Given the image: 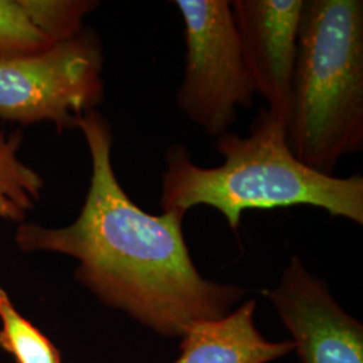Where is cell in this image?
<instances>
[{
	"label": "cell",
	"instance_id": "8fae6325",
	"mask_svg": "<svg viewBox=\"0 0 363 363\" xmlns=\"http://www.w3.org/2000/svg\"><path fill=\"white\" fill-rule=\"evenodd\" d=\"M28 16L54 43L74 38L85 26L84 19L99 7L93 0H22Z\"/></svg>",
	"mask_w": 363,
	"mask_h": 363
},
{
	"label": "cell",
	"instance_id": "3957f363",
	"mask_svg": "<svg viewBox=\"0 0 363 363\" xmlns=\"http://www.w3.org/2000/svg\"><path fill=\"white\" fill-rule=\"evenodd\" d=\"M284 124L292 154L325 175L362 151V0H304Z\"/></svg>",
	"mask_w": 363,
	"mask_h": 363
},
{
	"label": "cell",
	"instance_id": "5b68a950",
	"mask_svg": "<svg viewBox=\"0 0 363 363\" xmlns=\"http://www.w3.org/2000/svg\"><path fill=\"white\" fill-rule=\"evenodd\" d=\"M103 69V45L89 28L46 52L0 60V118L78 128L104 99Z\"/></svg>",
	"mask_w": 363,
	"mask_h": 363
},
{
	"label": "cell",
	"instance_id": "ba28073f",
	"mask_svg": "<svg viewBox=\"0 0 363 363\" xmlns=\"http://www.w3.org/2000/svg\"><path fill=\"white\" fill-rule=\"evenodd\" d=\"M256 300L249 298L220 319L199 320L182 335L171 363H269L295 351L292 339L271 342L255 325Z\"/></svg>",
	"mask_w": 363,
	"mask_h": 363
},
{
	"label": "cell",
	"instance_id": "7c38bea8",
	"mask_svg": "<svg viewBox=\"0 0 363 363\" xmlns=\"http://www.w3.org/2000/svg\"><path fill=\"white\" fill-rule=\"evenodd\" d=\"M55 45L34 25L22 0H0V60L38 54Z\"/></svg>",
	"mask_w": 363,
	"mask_h": 363
},
{
	"label": "cell",
	"instance_id": "6da1fadb",
	"mask_svg": "<svg viewBox=\"0 0 363 363\" xmlns=\"http://www.w3.org/2000/svg\"><path fill=\"white\" fill-rule=\"evenodd\" d=\"M78 128L89 150L91 175L77 218L64 228L23 222L15 234L18 247L77 259L74 277L81 286L164 337H182L194 322L233 311L245 289L211 281L198 271L183 234L186 214H150L120 184L108 118L94 109Z\"/></svg>",
	"mask_w": 363,
	"mask_h": 363
},
{
	"label": "cell",
	"instance_id": "9c48e42d",
	"mask_svg": "<svg viewBox=\"0 0 363 363\" xmlns=\"http://www.w3.org/2000/svg\"><path fill=\"white\" fill-rule=\"evenodd\" d=\"M22 142V130H0V218L19 225L34 208L43 189L42 177L18 157Z\"/></svg>",
	"mask_w": 363,
	"mask_h": 363
},
{
	"label": "cell",
	"instance_id": "8992f818",
	"mask_svg": "<svg viewBox=\"0 0 363 363\" xmlns=\"http://www.w3.org/2000/svg\"><path fill=\"white\" fill-rule=\"evenodd\" d=\"M292 335L301 363H363V325L345 311L322 279L292 256L262 292Z\"/></svg>",
	"mask_w": 363,
	"mask_h": 363
},
{
	"label": "cell",
	"instance_id": "277c9868",
	"mask_svg": "<svg viewBox=\"0 0 363 363\" xmlns=\"http://www.w3.org/2000/svg\"><path fill=\"white\" fill-rule=\"evenodd\" d=\"M184 26V70L175 101L182 113L217 139L230 132L238 108L256 89L228 0H177Z\"/></svg>",
	"mask_w": 363,
	"mask_h": 363
},
{
	"label": "cell",
	"instance_id": "52a82bcc",
	"mask_svg": "<svg viewBox=\"0 0 363 363\" xmlns=\"http://www.w3.org/2000/svg\"><path fill=\"white\" fill-rule=\"evenodd\" d=\"M304 0H234V26L256 94L286 121Z\"/></svg>",
	"mask_w": 363,
	"mask_h": 363
},
{
	"label": "cell",
	"instance_id": "30bf717a",
	"mask_svg": "<svg viewBox=\"0 0 363 363\" xmlns=\"http://www.w3.org/2000/svg\"><path fill=\"white\" fill-rule=\"evenodd\" d=\"M0 322V347L13 357L15 363H62L55 345L19 313L1 286Z\"/></svg>",
	"mask_w": 363,
	"mask_h": 363
},
{
	"label": "cell",
	"instance_id": "7a4b0ae2",
	"mask_svg": "<svg viewBox=\"0 0 363 363\" xmlns=\"http://www.w3.org/2000/svg\"><path fill=\"white\" fill-rule=\"evenodd\" d=\"M223 163L195 164L186 145L171 144L162 174V213L194 206L220 211L232 230L247 210L308 205L363 225V178H337L307 167L286 143L284 120L262 106L247 136L226 132L214 140Z\"/></svg>",
	"mask_w": 363,
	"mask_h": 363
}]
</instances>
